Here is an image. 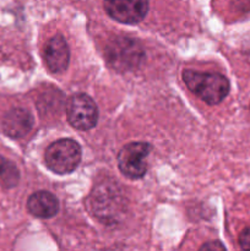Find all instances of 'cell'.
I'll return each mask as SVG.
<instances>
[{"instance_id":"3","label":"cell","mask_w":250,"mask_h":251,"mask_svg":"<svg viewBox=\"0 0 250 251\" xmlns=\"http://www.w3.org/2000/svg\"><path fill=\"white\" fill-rule=\"evenodd\" d=\"M105 58L117 70L129 71L134 70L144 61L145 51L141 44L135 39L118 37L107 46Z\"/></svg>"},{"instance_id":"9","label":"cell","mask_w":250,"mask_h":251,"mask_svg":"<svg viewBox=\"0 0 250 251\" xmlns=\"http://www.w3.org/2000/svg\"><path fill=\"white\" fill-rule=\"evenodd\" d=\"M27 208L32 216L38 218H51L58 213L59 201L49 191H37L29 196Z\"/></svg>"},{"instance_id":"12","label":"cell","mask_w":250,"mask_h":251,"mask_svg":"<svg viewBox=\"0 0 250 251\" xmlns=\"http://www.w3.org/2000/svg\"><path fill=\"white\" fill-rule=\"evenodd\" d=\"M201 249H225V247H223L221 243L216 242V243H207V244L202 245L201 247Z\"/></svg>"},{"instance_id":"10","label":"cell","mask_w":250,"mask_h":251,"mask_svg":"<svg viewBox=\"0 0 250 251\" xmlns=\"http://www.w3.org/2000/svg\"><path fill=\"white\" fill-rule=\"evenodd\" d=\"M0 178L9 188L16 185L20 178L19 171L15 167V164L7 159L2 158V157H0Z\"/></svg>"},{"instance_id":"1","label":"cell","mask_w":250,"mask_h":251,"mask_svg":"<svg viewBox=\"0 0 250 251\" xmlns=\"http://www.w3.org/2000/svg\"><path fill=\"white\" fill-rule=\"evenodd\" d=\"M183 80L196 97L210 105L220 104L229 93V81L218 73L184 70Z\"/></svg>"},{"instance_id":"7","label":"cell","mask_w":250,"mask_h":251,"mask_svg":"<svg viewBox=\"0 0 250 251\" xmlns=\"http://www.w3.org/2000/svg\"><path fill=\"white\" fill-rule=\"evenodd\" d=\"M44 61L47 68L53 74H63L70 61L69 46L61 34L51 37L44 46Z\"/></svg>"},{"instance_id":"11","label":"cell","mask_w":250,"mask_h":251,"mask_svg":"<svg viewBox=\"0 0 250 251\" xmlns=\"http://www.w3.org/2000/svg\"><path fill=\"white\" fill-rule=\"evenodd\" d=\"M239 245L242 249L250 250V227L243 230L239 235Z\"/></svg>"},{"instance_id":"2","label":"cell","mask_w":250,"mask_h":251,"mask_svg":"<svg viewBox=\"0 0 250 251\" xmlns=\"http://www.w3.org/2000/svg\"><path fill=\"white\" fill-rule=\"evenodd\" d=\"M82 158L81 146L73 139H60L46 150V164L55 174H70Z\"/></svg>"},{"instance_id":"8","label":"cell","mask_w":250,"mask_h":251,"mask_svg":"<svg viewBox=\"0 0 250 251\" xmlns=\"http://www.w3.org/2000/svg\"><path fill=\"white\" fill-rule=\"evenodd\" d=\"M34 124L31 113L22 108H14L5 114L2 119V130L7 136L20 139L28 134Z\"/></svg>"},{"instance_id":"4","label":"cell","mask_w":250,"mask_h":251,"mask_svg":"<svg viewBox=\"0 0 250 251\" xmlns=\"http://www.w3.org/2000/svg\"><path fill=\"white\" fill-rule=\"evenodd\" d=\"M151 145L146 142H130L118 154V167L123 176L129 179H140L146 174V158L151 152Z\"/></svg>"},{"instance_id":"6","label":"cell","mask_w":250,"mask_h":251,"mask_svg":"<svg viewBox=\"0 0 250 251\" xmlns=\"http://www.w3.org/2000/svg\"><path fill=\"white\" fill-rule=\"evenodd\" d=\"M104 10L120 24L141 22L149 11V0H104Z\"/></svg>"},{"instance_id":"5","label":"cell","mask_w":250,"mask_h":251,"mask_svg":"<svg viewBox=\"0 0 250 251\" xmlns=\"http://www.w3.org/2000/svg\"><path fill=\"white\" fill-rule=\"evenodd\" d=\"M66 115L71 126L77 130H90L98 122V108L95 100L85 93L73 96L66 105Z\"/></svg>"}]
</instances>
